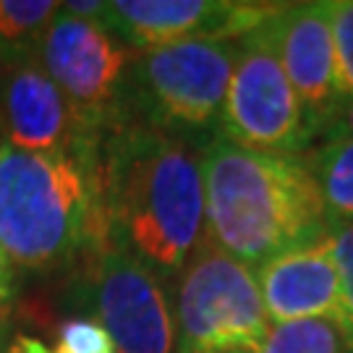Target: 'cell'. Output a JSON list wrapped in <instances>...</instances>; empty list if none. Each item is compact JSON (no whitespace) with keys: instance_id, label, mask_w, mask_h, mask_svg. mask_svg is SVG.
Here are the masks:
<instances>
[{"instance_id":"cell-1","label":"cell","mask_w":353,"mask_h":353,"mask_svg":"<svg viewBox=\"0 0 353 353\" xmlns=\"http://www.w3.org/2000/svg\"><path fill=\"white\" fill-rule=\"evenodd\" d=\"M100 207L105 246L173 283L207 241L202 152L126 121L102 137Z\"/></svg>"},{"instance_id":"cell-2","label":"cell","mask_w":353,"mask_h":353,"mask_svg":"<svg viewBox=\"0 0 353 353\" xmlns=\"http://www.w3.org/2000/svg\"><path fill=\"white\" fill-rule=\"evenodd\" d=\"M207 243L246 267L327 233V214L303 154H272L228 139L202 150Z\"/></svg>"},{"instance_id":"cell-3","label":"cell","mask_w":353,"mask_h":353,"mask_svg":"<svg viewBox=\"0 0 353 353\" xmlns=\"http://www.w3.org/2000/svg\"><path fill=\"white\" fill-rule=\"evenodd\" d=\"M100 144L24 152L0 141V249L19 270L58 272L105 243Z\"/></svg>"},{"instance_id":"cell-4","label":"cell","mask_w":353,"mask_h":353,"mask_svg":"<svg viewBox=\"0 0 353 353\" xmlns=\"http://www.w3.org/2000/svg\"><path fill=\"white\" fill-rule=\"evenodd\" d=\"M236 65V39H191L134 50L128 121L202 150L220 137V115Z\"/></svg>"},{"instance_id":"cell-5","label":"cell","mask_w":353,"mask_h":353,"mask_svg":"<svg viewBox=\"0 0 353 353\" xmlns=\"http://www.w3.org/2000/svg\"><path fill=\"white\" fill-rule=\"evenodd\" d=\"M176 353H249L270 330L252 267L204 241L173 280Z\"/></svg>"},{"instance_id":"cell-6","label":"cell","mask_w":353,"mask_h":353,"mask_svg":"<svg viewBox=\"0 0 353 353\" xmlns=\"http://www.w3.org/2000/svg\"><path fill=\"white\" fill-rule=\"evenodd\" d=\"M134 50L100 21L55 13L39 42L37 61L63 92L79 123L94 137L128 121V65Z\"/></svg>"},{"instance_id":"cell-7","label":"cell","mask_w":353,"mask_h":353,"mask_svg":"<svg viewBox=\"0 0 353 353\" xmlns=\"http://www.w3.org/2000/svg\"><path fill=\"white\" fill-rule=\"evenodd\" d=\"M220 139L288 157L303 154L314 141L265 24L236 39V65L220 115Z\"/></svg>"},{"instance_id":"cell-8","label":"cell","mask_w":353,"mask_h":353,"mask_svg":"<svg viewBox=\"0 0 353 353\" xmlns=\"http://www.w3.org/2000/svg\"><path fill=\"white\" fill-rule=\"evenodd\" d=\"M87 262L79 306L105 327L115 353H176L168 283L105 243Z\"/></svg>"},{"instance_id":"cell-9","label":"cell","mask_w":353,"mask_h":353,"mask_svg":"<svg viewBox=\"0 0 353 353\" xmlns=\"http://www.w3.org/2000/svg\"><path fill=\"white\" fill-rule=\"evenodd\" d=\"M280 3L256 0H110L100 24L131 50L191 39H239L262 26Z\"/></svg>"},{"instance_id":"cell-10","label":"cell","mask_w":353,"mask_h":353,"mask_svg":"<svg viewBox=\"0 0 353 353\" xmlns=\"http://www.w3.org/2000/svg\"><path fill=\"white\" fill-rule=\"evenodd\" d=\"M265 32L301 102L312 137L322 139L345 105L338 84L330 3H280L265 21Z\"/></svg>"},{"instance_id":"cell-11","label":"cell","mask_w":353,"mask_h":353,"mask_svg":"<svg viewBox=\"0 0 353 353\" xmlns=\"http://www.w3.org/2000/svg\"><path fill=\"white\" fill-rule=\"evenodd\" d=\"M102 139L79 123L37 55L0 65V141L24 152H63Z\"/></svg>"},{"instance_id":"cell-12","label":"cell","mask_w":353,"mask_h":353,"mask_svg":"<svg viewBox=\"0 0 353 353\" xmlns=\"http://www.w3.org/2000/svg\"><path fill=\"white\" fill-rule=\"evenodd\" d=\"M270 319H335L341 312V275L330 236L278 254L254 272Z\"/></svg>"},{"instance_id":"cell-13","label":"cell","mask_w":353,"mask_h":353,"mask_svg":"<svg viewBox=\"0 0 353 353\" xmlns=\"http://www.w3.org/2000/svg\"><path fill=\"white\" fill-rule=\"evenodd\" d=\"M327 220H353V139L322 141L303 154Z\"/></svg>"},{"instance_id":"cell-14","label":"cell","mask_w":353,"mask_h":353,"mask_svg":"<svg viewBox=\"0 0 353 353\" xmlns=\"http://www.w3.org/2000/svg\"><path fill=\"white\" fill-rule=\"evenodd\" d=\"M58 11L55 0H0V65L37 55Z\"/></svg>"},{"instance_id":"cell-15","label":"cell","mask_w":353,"mask_h":353,"mask_svg":"<svg viewBox=\"0 0 353 353\" xmlns=\"http://www.w3.org/2000/svg\"><path fill=\"white\" fill-rule=\"evenodd\" d=\"M249 353H351V348L335 319H296L270 325Z\"/></svg>"},{"instance_id":"cell-16","label":"cell","mask_w":353,"mask_h":353,"mask_svg":"<svg viewBox=\"0 0 353 353\" xmlns=\"http://www.w3.org/2000/svg\"><path fill=\"white\" fill-rule=\"evenodd\" d=\"M6 353H115L110 335L92 316H71L55 330V341L48 345L32 335H13Z\"/></svg>"},{"instance_id":"cell-17","label":"cell","mask_w":353,"mask_h":353,"mask_svg":"<svg viewBox=\"0 0 353 353\" xmlns=\"http://www.w3.org/2000/svg\"><path fill=\"white\" fill-rule=\"evenodd\" d=\"M327 236L341 275V312L338 325L353 353V220H327Z\"/></svg>"},{"instance_id":"cell-18","label":"cell","mask_w":353,"mask_h":353,"mask_svg":"<svg viewBox=\"0 0 353 353\" xmlns=\"http://www.w3.org/2000/svg\"><path fill=\"white\" fill-rule=\"evenodd\" d=\"M335 63H338V84L343 102L353 100V0H327Z\"/></svg>"},{"instance_id":"cell-19","label":"cell","mask_w":353,"mask_h":353,"mask_svg":"<svg viewBox=\"0 0 353 353\" xmlns=\"http://www.w3.org/2000/svg\"><path fill=\"white\" fill-rule=\"evenodd\" d=\"M21 270L13 265L11 259L3 254L0 249V325L8 322V314H11L13 303H16V296H19V288H21Z\"/></svg>"},{"instance_id":"cell-20","label":"cell","mask_w":353,"mask_h":353,"mask_svg":"<svg viewBox=\"0 0 353 353\" xmlns=\"http://www.w3.org/2000/svg\"><path fill=\"white\" fill-rule=\"evenodd\" d=\"M343 139H353V100L343 105V110L332 121V126L322 134V141H343Z\"/></svg>"},{"instance_id":"cell-21","label":"cell","mask_w":353,"mask_h":353,"mask_svg":"<svg viewBox=\"0 0 353 353\" xmlns=\"http://www.w3.org/2000/svg\"><path fill=\"white\" fill-rule=\"evenodd\" d=\"M8 322L6 325H0V353H6V343H8Z\"/></svg>"}]
</instances>
